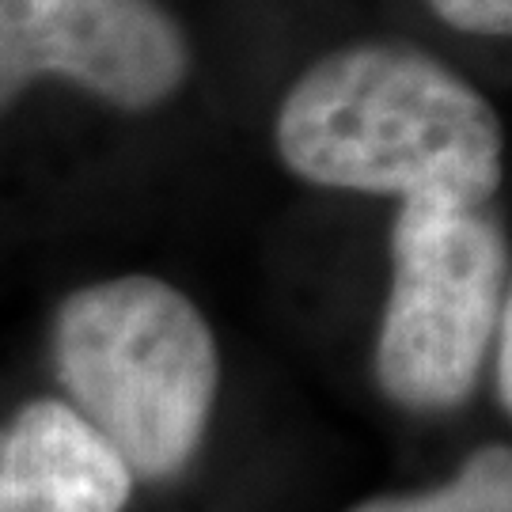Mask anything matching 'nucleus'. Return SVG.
I'll use <instances>...</instances> for the list:
<instances>
[{"label": "nucleus", "mask_w": 512, "mask_h": 512, "mask_svg": "<svg viewBox=\"0 0 512 512\" xmlns=\"http://www.w3.org/2000/svg\"><path fill=\"white\" fill-rule=\"evenodd\" d=\"M277 152L304 183L486 209L505 175L497 110L414 46L319 57L277 110Z\"/></svg>", "instance_id": "f257e3e1"}, {"label": "nucleus", "mask_w": 512, "mask_h": 512, "mask_svg": "<svg viewBox=\"0 0 512 512\" xmlns=\"http://www.w3.org/2000/svg\"><path fill=\"white\" fill-rule=\"evenodd\" d=\"M57 384L141 482L186 475L220 391L205 315L160 277L126 274L61 300L50 334Z\"/></svg>", "instance_id": "f03ea898"}, {"label": "nucleus", "mask_w": 512, "mask_h": 512, "mask_svg": "<svg viewBox=\"0 0 512 512\" xmlns=\"http://www.w3.org/2000/svg\"><path fill=\"white\" fill-rule=\"evenodd\" d=\"M509 308V247L478 205L406 198L391 224V296L376 384L414 414H448L478 387Z\"/></svg>", "instance_id": "7ed1b4c3"}, {"label": "nucleus", "mask_w": 512, "mask_h": 512, "mask_svg": "<svg viewBox=\"0 0 512 512\" xmlns=\"http://www.w3.org/2000/svg\"><path fill=\"white\" fill-rule=\"evenodd\" d=\"M194 65L156 0H0V110L31 80L61 76L118 110H152Z\"/></svg>", "instance_id": "20e7f679"}, {"label": "nucleus", "mask_w": 512, "mask_h": 512, "mask_svg": "<svg viewBox=\"0 0 512 512\" xmlns=\"http://www.w3.org/2000/svg\"><path fill=\"white\" fill-rule=\"evenodd\" d=\"M133 475L61 399H31L0 425V512H126Z\"/></svg>", "instance_id": "39448f33"}, {"label": "nucleus", "mask_w": 512, "mask_h": 512, "mask_svg": "<svg viewBox=\"0 0 512 512\" xmlns=\"http://www.w3.org/2000/svg\"><path fill=\"white\" fill-rule=\"evenodd\" d=\"M349 512H512L509 444H486L437 490L406 497H372Z\"/></svg>", "instance_id": "423d86ee"}, {"label": "nucleus", "mask_w": 512, "mask_h": 512, "mask_svg": "<svg viewBox=\"0 0 512 512\" xmlns=\"http://www.w3.org/2000/svg\"><path fill=\"white\" fill-rule=\"evenodd\" d=\"M448 27L467 35H509L512 31V0H429Z\"/></svg>", "instance_id": "0eeeda50"}, {"label": "nucleus", "mask_w": 512, "mask_h": 512, "mask_svg": "<svg viewBox=\"0 0 512 512\" xmlns=\"http://www.w3.org/2000/svg\"><path fill=\"white\" fill-rule=\"evenodd\" d=\"M497 361H494V384H497V399H501V410L509 414L512 410V304L501 311L497 319Z\"/></svg>", "instance_id": "6e6552de"}]
</instances>
